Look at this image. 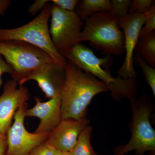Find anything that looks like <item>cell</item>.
I'll return each instance as SVG.
<instances>
[{
	"instance_id": "obj_22",
	"label": "cell",
	"mask_w": 155,
	"mask_h": 155,
	"mask_svg": "<svg viewBox=\"0 0 155 155\" xmlns=\"http://www.w3.org/2000/svg\"><path fill=\"white\" fill-rule=\"evenodd\" d=\"M53 4L66 11L75 12L78 0H52Z\"/></svg>"
},
{
	"instance_id": "obj_5",
	"label": "cell",
	"mask_w": 155,
	"mask_h": 155,
	"mask_svg": "<svg viewBox=\"0 0 155 155\" xmlns=\"http://www.w3.org/2000/svg\"><path fill=\"white\" fill-rule=\"evenodd\" d=\"M130 102L131 137L127 144L116 148L113 155H125L131 151H134L135 155H144L147 152L155 151V130L150 120L153 109L150 100L142 96Z\"/></svg>"
},
{
	"instance_id": "obj_3",
	"label": "cell",
	"mask_w": 155,
	"mask_h": 155,
	"mask_svg": "<svg viewBox=\"0 0 155 155\" xmlns=\"http://www.w3.org/2000/svg\"><path fill=\"white\" fill-rule=\"evenodd\" d=\"M85 41L107 55L120 56L125 53V37L120 30L119 20L110 11L98 12L85 20L79 43Z\"/></svg>"
},
{
	"instance_id": "obj_19",
	"label": "cell",
	"mask_w": 155,
	"mask_h": 155,
	"mask_svg": "<svg viewBox=\"0 0 155 155\" xmlns=\"http://www.w3.org/2000/svg\"><path fill=\"white\" fill-rule=\"evenodd\" d=\"M145 21L139 34V38L155 31V5L154 3L151 8L145 14Z\"/></svg>"
},
{
	"instance_id": "obj_2",
	"label": "cell",
	"mask_w": 155,
	"mask_h": 155,
	"mask_svg": "<svg viewBox=\"0 0 155 155\" xmlns=\"http://www.w3.org/2000/svg\"><path fill=\"white\" fill-rule=\"evenodd\" d=\"M68 62L85 72H89L105 83L111 92L113 98L119 101L128 98L130 101L136 98L137 90L136 78L122 79L112 76L109 67V58H98L90 48L77 44L70 49L61 52Z\"/></svg>"
},
{
	"instance_id": "obj_12",
	"label": "cell",
	"mask_w": 155,
	"mask_h": 155,
	"mask_svg": "<svg viewBox=\"0 0 155 155\" xmlns=\"http://www.w3.org/2000/svg\"><path fill=\"white\" fill-rule=\"evenodd\" d=\"M87 117L80 119H62L50 133L47 141L62 152L69 153L77 143L79 135L89 124Z\"/></svg>"
},
{
	"instance_id": "obj_21",
	"label": "cell",
	"mask_w": 155,
	"mask_h": 155,
	"mask_svg": "<svg viewBox=\"0 0 155 155\" xmlns=\"http://www.w3.org/2000/svg\"><path fill=\"white\" fill-rule=\"evenodd\" d=\"M28 155H55V148L46 140L34 148Z\"/></svg>"
},
{
	"instance_id": "obj_20",
	"label": "cell",
	"mask_w": 155,
	"mask_h": 155,
	"mask_svg": "<svg viewBox=\"0 0 155 155\" xmlns=\"http://www.w3.org/2000/svg\"><path fill=\"white\" fill-rule=\"evenodd\" d=\"M155 1L152 0H133L131 1L128 14L138 12L145 14L150 11Z\"/></svg>"
},
{
	"instance_id": "obj_13",
	"label": "cell",
	"mask_w": 155,
	"mask_h": 155,
	"mask_svg": "<svg viewBox=\"0 0 155 155\" xmlns=\"http://www.w3.org/2000/svg\"><path fill=\"white\" fill-rule=\"evenodd\" d=\"M33 107L25 111V117H37L40 123L34 132L36 134L50 133L62 120L61 96L58 95L47 101L42 102L38 97H35Z\"/></svg>"
},
{
	"instance_id": "obj_28",
	"label": "cell",
	"mask_w": 155,
	"mask_h": 155,
	"mask_svg": "<svg viewBox=\"0 0 155 155\" xmlns=\"http://www.w3.org/2000/svg\"><path fill=\"white\" fill-rule=\"evenodd\" d=\"M147 155H155V151L150 152Z\"/></svg>"
},
{
	"instance_id": "obj_24",
	"label": "cell",
	"mask_w": 155,
	"mask_h": 155,
	"mask_svg": "<svg viewBox=\"0 0 155 155\" xmlns=\"http://www.w3.org/2000/svg\"><path fill=\"white\" fill-rule=\"evenodd\" d=\"M5 73H8L11 75L13 73V70L11 67L7 64L2 56L0 54V89L3 83L2 76Z\"/></svg>"
},
{
	"instance_id": "obj_15",
	"label": "cell",
	"mask_w": 155,
	"mask_h": 155,
	"mask_svg": "<svg viewBox=\"0 0 155 155\" xmlns=\"http://www.w3.org/2000/svg\"><path fill=\"white\" fill-rule=\"evenodd\" d=\"M134 50L147 64L155 68V31L139 39Z\"/></svg>"
},
{
	"instance_id": "obj_27",
	"label": "cell",
	"mask_w": 155,
	"mask_h": 155,
	"mask_svg": "<svg viewBox=\"0 0 155 155\" xmlns=\"http://www.w3.org/2000/svg\"><path fill=\"white\" fill-rule=\"evenodd\" d=\"M55 155H69L68 154L62 152L58 150L55 149Z\"/></svg>"
},
{
	"instance_id": "obj_9",
	"label": "cell",
	"mask_w": 155,
	"mask_h": 155,
	"mask_svg": "<svg viewBox=\"0 0 155 155\" xmlns=\"http://www.w3.org/2000/svg\"><path fill=\"white\" fill-rule=\"evenodd\" d=\"M145 21L144 14L138 12L128 14L119 19V26L125 37V53L124 63L117 72L122 79L136 78L137 73L133 66L134 51L137 44L139 34Z\"/></svg>"
},
{
	"instance_id": "obj_18",
	"label": "cell",
	"mask_w": 155,
	"mask_h": 155,
	"mask_svg": "<svg viewBox=\"0 0 155 155\" xmlns=\"http://www.w3.org/2000/svg\"><path fill=\"white\" fill-rule=\"evenodd\" d=\"M110 2L113 9L111 12L119 20L128 14L130 0H112Z\"/></svg>"
},
{
	"instance_id": "obj_4",
	"label": "cell",
	"mask_w": 155,
	"mask_h": 155,
	"mask_svg": "<svg viewBox=\"0 0 155 155\" xmlns=\"http://www.w3.org/2000/svg\"><path fill=\"white\" fill-rule=\"evenodd\" d=\"M50 3L27 24L16 28H0V41H20L33 45L44 51L56 63L65 68L68 61L54 47L50 34L49 22L51 12Z\"/></svg>"
},
{
	"instance_id": "obj_16",
	"label": "cell",
	"mask_w": 155,
	"mask_h": 155,
	"mask_svg": "<svg viewBox=\"0 0 155 155\" xmlns=\"http://www.w3.org/2000/svg\"><path fill=\"white\" fill-rule=\"evenodd\" d=\"M92 127L88 125L81 133L77 143L69 155H102L95 152L91 142Z\"/></svg>"
},
{
	"instance_id": "obj_6",
	"label": "cell",
	"mask_w": 155,
	"mask_h": 155,
	"mask_svg": "<svg viewBox=\"0 0 155 155\" xmlns=\"http://www.w3.org/2000/svg\"><path fill=\"white\" fill-rule=\"evenodd\" d=\"M0 54L12 68V79L18 83L42 64L55 62L43 50L20 41H0Z\"/></svg>"
},
{
	"instance_id": "obj_25",
	"label": "cell",
	"mask_w": 155,
	"mask_h": 155,
	"mask_svg": "<svg viewBox=\"0 0 155 155\" xmlns=\"http://www.w3.org/2000/svg\"><path fill=\"white\" fill-rule=\"evenodd\" d=\"M7 148L6 134H0V155H5Z\"/></svg>"
},
{
	"instance_id": "obj_26",
	"label": "cell",
	"mask_w": 155,
	"mask_h": 155,
	"mask_svg": "<svg viewBox=\"0 0 155 155\" xmlns=\"http://www.w3.org/2000/svg\"><path fill=\"white\" fill-rule=\"evenodd\" d=\"M11 2L10 0H0V17L5 14L11 6Z\"/></svg>"
},
{
	"instance_id": "obj_23",
	"label": "cell",
	"mask_w": 155,
	"mask_h": 155,
	"mask_svg": "<svg viewBox=\"0 0 155 155\" xmlns=\"http://www.w3.org/2000/svg\"><path fill=\"white\" fill-rule=\"evenodd\" d=\"M49 0H35L28 9V12L32 15H35L39 11H41L46 5L50 2Z\"/></svg>"
},
{
	"instance_id": "obj_1",
	"label": "cell",
	"mask_w": 155,
	"mask_h": 155,
	"mask_svg": "<svg viewBox=\"0 0 155 155\" xmlns=\"http://www.w3.org/2000/svg\"><path fill=\"white\" fill-rule=\"evenodd\" d=\"M61 94L62 119L86 117L87 107L97 94L109 91L108 86L89 72L68 62Z\"/></svg>"
},
{
	"instance_id": "obj_17",
	"label": "cell",
	"mask_w": 155,
	"mask_h": 155,
	"mask_svg": "<svg viewBox=\"0 0 155 155\" xmlns=\"http://www.w3.org/2000/svg\"><path fill=\"white\" fill-rule=\"evenodd\" d=\"M134 61L137 66L141 68L147 82L151 89L154 96L155 97V68L147 64L137 53L133 56Z\"/></svg>"
},
{
	"instance_id": "obj_8",
	"label": "cell",
	"mask_w": 155,
	"mask_h": 155,
	"mask_svg": "<svg viewBox=\"0 0 155 155\" xmlns=\"http://www.w3.org/2000/svg\"><path fill=\"white\" fill-rule=\"evenodd\" d=\"M27 103L17 109L14 122L6 133L7 148L5 155H28L35 147L46 141L50 133H31L25 128L24 121Z\"/></svg>"
},
{
	"instance_id": "obj_10",
	"label": "cell",
	"mask_w": 155,
	"mask_h": 155,
	"mask_svg": "<svg viewBox=\"0 0 155 155\" xmlns=\"http://www.w3.org/2000/svg\"><path fill=\"white\" fill-rule=\"evenodd\" d=\"M65 79V68L53 61L42 64L18 83L19 85H23L29 81H35L46 97L50 99L61 95Z\"/></svg>"
},
{
	"instance_id": "obj_11",
	"label": "cell",
	"mask_w": 155,
	"mask_h": 155,
	"mask_svg": "<svg viewBox=\"0 0 155 155\" xmlns=\"http://www.w3.org/2000/svg\"><path fill=\"white\" fill-rule=\"evenodd\" d=\"M18 82L11 79L4 85L0 96V134H6L12 125L17 109L29 100V91L23 85L18 87Z\"/></svg>"
},
{
	"instance_id": "obj_7",
	"label": "cell",
	"mask_w": 155,
	"mask_h": 155,
	"mask_svg": "<svg viewBox=\"0 0 155 155\" xmlns=\"http://www.w3.org/2000/svg\"><path fill=\"white\" fill-rule=\"evenodd\" d=\"M49 32L54 46L60 53L79 43L84 22L75 12L51 4Z\"/></svg>"
},
{
	"instance_id": "obj_14",
	"label": "cell",
	"mask_w": 155,
	"mask_h": 155,
	"mask_svg": "<svg viewBox=\"0 0 155 155\" xmlns=\"http://www.w3.org/2000/svg\"><path fill=\"white\" fill-rule=\"evenodd\" d=\"M110 0H81L78 1L75 12L83 21L98 12L113 11Z\"/></svg>"
}]
</instances>
